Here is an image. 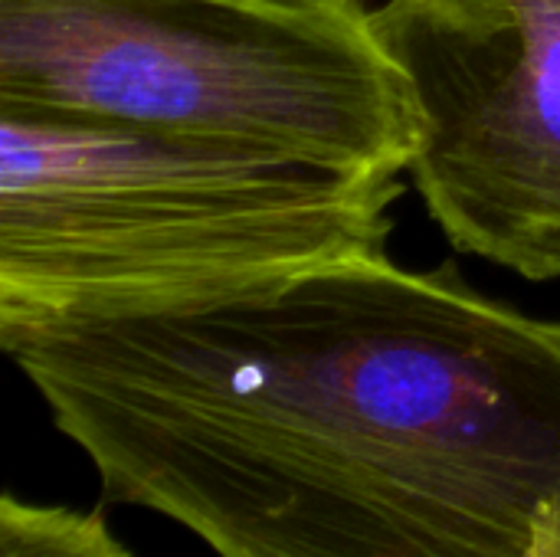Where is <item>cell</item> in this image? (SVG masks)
<instances>
[{
  "label": "cell",
  "instance_id": "3957f363",
  "mask_svg": "<svg viewBox=\"0 0 560 557\" xmlns=\"http://www.w3.org/2000/svg\"><path fill=\"white\" fill-rule=\"evenodd\" d=\"M0 108L404 174L417 112L361 0H0Z\"/></svg>",
  "mask_w": 560,
  "mask_h": 557
},
{
  "label": "cell",
  "instance_id": "277c9868",
  "mask_svg": "<svg viewBox=\"0 0 560 557\" xmlns=\"http://www.w3.org/2000/svg\"><path fill=\"white\" fill-rule=\"evenodd\" d=\"M417 112L413 177L463 253L560 279V13L453 23L410 0L371 10Z\"/></svg>",
  "mask_w": 560,
  "mask_h": 557
},
{
  "label": "cell",
  "instance_id": "6da1fadb",
  "mask_svg": "<svg viewBox=\"0 0 560 557\" xmlns=\"http://www.w3.org/2000/svg\"><path fill=\"white\" fill-rule=\"evenodd\" d=\"M108 502L217 557L560 555V322L387 256L0 322Z\"/></svg>",
  "mask_w": 560,
  "mask_h": 557
},
{
  "label": "cell",
  "instance_id": "7a4b0ae2",
  "mask_svg": "<svg viewBox=\"0 0 560 557\" xmlns=\"http://www.w3.org/2000/svg\"><path fill=\"white\" fill-rule=\"evenodd\" d=\"M400 174L0 108V322L387 256Z\"/></svg>",
  "mask_w": 560,
  "mask_h": 557
},
{
  "label": "cell",
  "instance_id": "5b68a950",
  "mask_svg": "<svg viewBox=\"0 0 560 557\" xmlns=\"http://www.w3.org/2000/svg\"><path fill=\"white\" fill-rule=\"evenodd\" d=\"M453 23H495L522 13H560V0H410Z\"/></svg>",
  "mask_w": 560,
  "mask_h": 557
},
{
  "label": "cell",
  "instance_id": "8992f818",
  "mask_svg": "<svg viewBox=\"0 0 560 557\" xmlns=\"http://www.w3.org/2000/svg\"><path fill=\"white\" fill-rule=\"evenodd\" d=\"M541 557H560V555H541Z\"/></svg>",
  "mask_w": 560,
  "mask_h": 557
}]
</instances>
